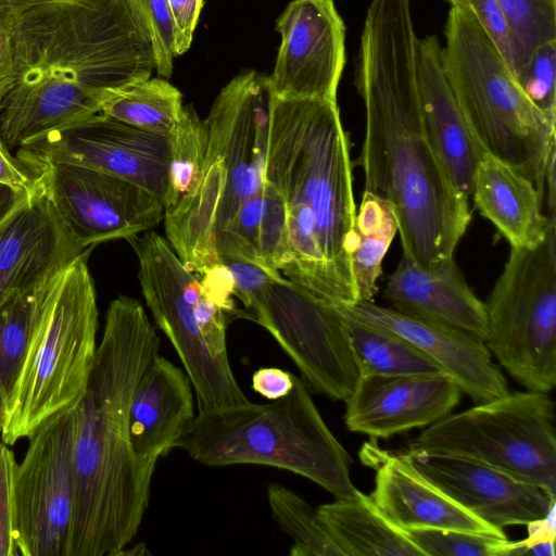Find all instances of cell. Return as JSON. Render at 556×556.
<instances>
[{"mask_svg": "<svg viewBox=\"0 0 556 556\" xmlns=\"http://www.w3.org/2000/svg\"><path fill=\"white\" fill-rule=\"evenodd\" d=\"M89 249L75 242L36 184L0 223V306L64 271Z\"/></svg>", "mask_w": 556, "mask_h": 556, "instance_id": "cell-19", "label": "cell"}, {"mask_svg": "<svg viewBox=\"0 0 556 556\" xmlns=\"http://www.w3.org/2000/svg\"><path fill=\"white\" fill-rule=\"evenodd\" d=\"M267 502L274 520L293 540L290 556H342L316 508L278 483L267 486Z\"/></svg>", "mask_w": 556, "mask_h": 556, "instance_id": "cell-31", "label": "cell"}, {"mask_svg": "<svg viewBox=\"0 0 556 556\" xmlns=\"http://www.w3.org/2000/svg\"><path fill=\"white\" fill-rule=\"evenodd\" d=\"M11 30L0 134L17 150L100 114L101 91L149 78V41L126 0H41Z\"/></svg>", "mask_w": 556, "mask_h": 556, "instance_id": "cell-2", "label": "cell"}, {"mask_svg": "<svg viewBox=\"0 0 556 556\" xmlns=\"http://www.w3.org/2000/svg\"><path fill=\"white\" fill-rule=\"evenodd\" d=\"M11 74V31L0 22V79Z\"/></svg>", "mask_w": 556, "mask_h": 556, "instance_id": "cell-44", "label": "cell"}, {"mask_svg": "<svg viewBox=\"0 0 556 556\" xmlns=\"http://www.w3.org/2000/svg\"><path fill=\"white\" fill-rule=\"evenodd\" d=\"M160 348L138 300L118 295L111 301L75 409L70 556H118L141 526L156 463L138 457L131 447L129 407Z\"/></svg>", "mask_w": 556, "mask_h": 556, "instance_id": "cell-3", "label": "cell"}, {"mask_svg": "<svg viewBox=\"0 0 556 556\" xmlns=\"http://www.w3.org/2000/svg\"><path fill=\"white\" fill-rule=\"evenodd\" d=\"M399 230L392 205L384 199L363 191L356 211V243L352 252V273L357 302L372 301L378 291L382 261Z\"/></svg>", "mask_w": 556, "mask_h": 556, "instance_id": "cell-30", "label": "cell"}, {"mask_svg": "<svg viewBox=\"0 0 556 556\" xmlns=\"http://www.w3.org/2000/svg\"><path fill=\"white\" fill-rule=\"evenodd\" d=\"M352 169L337 102L271 94L264 179L286 208L291 260L282 276L333 306L357 302Z\"/></svg>", "mask_w": 556, "mask_h": 556, "instance_id": "cell-4", "label": "cell"}, {"mask_svg": "<svg viewBox=\"0 0 556 556\" xmlns=\"http://www.w3.org/2000/svg\"><path fill=\"white\" fill-rule=\"evenodd\" d=\"M555 542H542L527 547H521L518 556H554Z\"/></svg>", "mask_w": 556, "mask_h": 556, "instance_id": "cell-46", "label": "cell"}, {"mask_svg": "<svg viewBox=\"0 0 556 556\" xmlns=\"http://www.w3.org/2000/svg\"><path fill=\"white\" fill-rule=\"evenodd\" d=\"M409 455L434 485L501 530L539 519L556 503L541 488L482 463L453 456Z\"/></svg>", "mask_w": 556, "mask_h": 556, "instance_id": "cell-20", "label": "cell"}, {"mask_svg": "<svg viewBox=\"0 0 556 556\" xmlns=\"http://www.w3.org/2000/svg\"><path fill=\"white\" fill-rule=\"evenodd\" d=\"M63 273L11 296L0 306V430L29 350Z\"/></svg>", "mask_w": 556, "mask_h": 556, "instance_id": "cell-27", "label": "cell"}, {"mask_svg": "<svg viewBox=\"0 0 556 556\" xmlns=\"http://www.w3.org/2000/svg\"><path fill=\"white\" fill-rule=\"evenodd\" d=\"M485 304V344L529 391L556 386V223L533 248H510Z\"/></svg>", "mask_w": 556, "mask_h": 556, "instance_id": "cell-9", "label": "cell"}, {"mask_svg": "<svg viewBox=\"0 0 556 556\" xmlns=\"http://www.w3.org/2000/svg\"><path fill=\"white\" fill-rule=\"evenodd\" d=\"M280 35L271 94L337 102L345 65V25L333 0H292L276 21Z\"/></svg>", "mask_w": 556, "mask_h": 556, "instance_id": "cell-16", "label": "cell"}, {"mask_svg": "<svg viewBox=\"0 0 556 556\" xmlns=\"http://www.w3.org/2000/svg\"><path fill=\"white\" fill-rule=\"evenodd\" d=\"M451 3L453 0H445ZM513 35L514 72L523 74L534 50L556 40V0H496Z\"/></svg>", "mask_w": 556, "mask_h": 556, "instance_id": "cell-33", "label": "cell"}, {"mask_svg": "<svg viewBox=\"0 0 556 556\" xmlns=\"http://www.w3.org/2000/svg\"><path fill=\"white\" fill-rule=\"evenodd\" d=\"M470 198L510 248L538 245L556 223L543 212L544 199L533 181L486 152L475 168Z\"/></svg>", "mask_w": 556, "mask_h": 556, "instance_id": "cell-25", "label": "cell"}, {"mask_svg": "<svg viewBox=\"0 0 556 556\" xmlns=\"http://www.w3.org/2000/svg\"><path fill=\"white\" fill-rule=\"evenodd\" d=\"M135 20L143 30L154 61V71L163 78L173 74L178 56L174 21L167 0H126Z\"/></svg>", "mask_w": 556, "mask_h": 556, "instance_id": "cell-35", "label": "cell"}, {"mask_svg": "<svg viewBox=\"0 0 556 556\" xmlns=\"http://www.w3.org/2000/svg\"><path fill=\"white\" fill-rule=\"evenodd\" d=\"M417 79L428 137L454 186L469 200L472 175L484 151L471 135L454 96L435 35L418 38Z\"/></svg>", "mask_w": 556, "mask_h": 556, "instance_id": "cell-22", "label": "cell"}, {"mask_svg": "<svg viewBox=\"0 0 556 556\" xmlns=\"http://www.w3.org/2000/svg\"><path fill=\"white\" fill-rule=\"evenodd\" d=\"M316 510L342 556H425L407 533L393 526L359 490Z\"/></svg>", "mask_w": 556, "mask_h": 556, "instance_id": "cell-26", "label": "cell"}, {"mask_svg": "<svg viewBox=\"0 0 556 556\" xmlns=\"http://www.w3.org/2000/svg\"><path fill=\"white\" fill-rule=\"evenodd\" d=\"M417 43L410 0L370 1L355 60L365 132L353 165L362 168L364 191L392 205L402 255L429 267L454 256L471 210L424 124Z\"/></svg>", "mask_w": 556, "mask_h": 556, "instance_id": "cell-1", "label": "cell"}, {"mask_svg": "<svg viewBox=\"0 0 556 556\" xmlns=\"http://www.w3.org/2000/svg\"><path fill=\"white\" fill-rule=\"evenodd\" d=\"M380 513L396 528L437 529L507 538L465 509L427 479L408 453L382 458L369 495Z\"/></svg>", "mask_w": 556, "mask_h": 556, "instance_id": "cell-21", "label": "cell"}, {"mask_svg": "<svg viewBox=\"0 0 556 556\" xmlns=\"http://www.w3.org/2000/svg\"><path fill=\"white\" fill-rule=\"evenodd\" d=\"M341 314L359 376L443 372L434 361L402 336Z\"/></svg>", "mask_w": 556, "mask_h": 556, "instance_id": "cell-29", "label": "cell"}, {"mask_svg": "<svg viewBox=\"0 0 556 556\" xmlns=\"http://www.w3.org/2000/svg\"><path fill=\"white\" fill-rule=\"evenodd\" d=\"M182 94L165 78H143L100 94V114L140 130L167 137L182 113Z\"/></svg>", "mask_w": 556, "mask_h": 556, "instance_id": "cell-28", "label": "cell"}, {"mask_svg": "<svg viewBox=\"0 0 556 556\" xmlns=\"http://www.w3.org/2000/svg\"><path fill=\"white\" fill-rule=\"evenodd\" d=\"M444 37V70L475 140L532 180L544 199L546 165L556 149V119L527 97L470 12L451 5Z\"/></svg>", "mask_w": 556, "mask_h": 556, "instance_id": "cell-6", "label": "cell"}, {"mask_svg": "<svg viewBox=\"0 0 556 556\" xmlns=\"http://www.w3.org/2000/svg\"><path fill=\"white\" fill-rule=\"evenodd\" d=\"M390 307L486 337L485 304L471 291L454 256L425 267L402 255L388 278Z\"/></svg>", "mask_w": 556, "mask_h": 556, "instance_id": "cell-23", "label": "cell"}, {"mask_svg": "<svg viewBox=\"0 0 556 556\" xmlns=\"http://www.w3.org/2000/svg\"><path fill=\"white\" fill-rule=\"evenodd\" d=\"M556 40L538 47L518 79L531 102L547 116L556 119Z\"/></svg>", "mask_w": 556, "mask_h": 556, "instance_id": "cell-36", "label": "cell"}, {"mask_svg": "<svg viewBox=\"0 0 556 556\" xmlns=\"http://www.w3.org/2000/svg\"><path fill=\"white\" fill-rule=\"evenodd\" d=\"M359 321L395 332L428 355L476 404L508 393L485 342L463 329L403 313L372 301L334 306Z\"/></svg>", "mask_w": 556, "mask_h": 556, "instance_id": "cell-18", "label": "cell"}, {"mask_svg": "<svg viewBox=\"0 0 556 556\" xmlns=\"http://www.w3.org/2000/svg\"><path fill=\"white\" fill-rule=\"evenodd\" d=\"M26 166L58 161L98 169L168 197V138L140 130L103 114L54 131L16 150Z\"/></svg>", "mask_w": 556, "mask_h": 556, "instance_id": "cell-15", "label": "cell"}, {"mask_svg": "<svg viewBox=\"0 0 556 556\" xmlns=\"http://www.w3.org/2000/svg\"><path fill=\"white\" fill-rule=\"evenodd\" d=\"M425 556H517L519 541L489 534L418 529L405 531Z\"/></svg>", "mask_w": 556, "mask_h": 556, "instance_id": "cell-34", "label": "cell"}, {"mask_svg": "<svg viewBox=\"0 0 556 556\" xmlns=\"http://www.w3.org/2000/svg\"><path fill=\"white\" fill-rule=\"evenodd\" d=\"M210 467L254 464L312 480L336 498L357 489L352 458L332 434L302 379L283 397L197 412L177 446Z\"/></svg>", "mask_w": 556, "mask_h": 556, "instance_id": "cell-5", "label": "cell"}, {"mask_svg": "<svg viewBox=\"0 0 556 556\" xmlns=\"http://www.w3.org/2000/svg\"><path fill=\"white\" fill-rule=\"evenodd\" d=\"M192 383L160 354L138 382L129 407V440L136 455L156 463L177 446L195 417Z\"/></svg>", "mask_w": 556, "mask_h": 556, "instance_id": "cell-24", "label": "cell"}, {"mask_svg": "<svg viewBox=\"0 0 556 556\" xmlns=\"http://www.w3.org/2000/svg\"><path fill=\"white\" fill-rule=\"evenodd\" d=\"M176 30L178 55L191 46L203 0H167Z\"/></svg>", "mask_w": 556, "mask_h": 556, "instance_id": "cell-39", "label": "cell"}, {"mask_svg": "<svg viewBox=\"0 0 556 556\" xmlns=\"http://www.w3.org/2000/svg\"><path fill=\"white\" fill-rule=\"evenodd\" d=\"M27 194L0 184V223Z\"/></svg>", "mask_w": 556, "mask_h": 556, "instance_id": "cell-45", "label": "cell"}, {"mask_svg": "<svg viewBox=\"0 0 556 556\" xmlns=\"http://www.w3.org/2000/svg\"><path fill=\"white\" fill-rule=\"evenodd\" d=\"M26 167L84 249L128 240L164 218V205L157 197L121 177L58 161H38Z\"/></svg>", "mask_w": 556, "mask_h": 556, "instance_id": "cell-13", "label": "cell"}, {"mask_svg": "<svg viewBox=\"0 0 556 556\" xmlns=\"http://www.w3.org/2000/svg\"><path fill=\"white\" fill-rule=\"evenodd\" d=\"M168 138V197L164 210L191 192L199 184L206 154V126L192 105H184L181 116Z\"/></svg>", "mask_w": 556, "mask_h": 556, "instance_id": "cell-32", "label": "cell"}, {"mask_svg": "<svg viewBox=\"0 0 556 556\" xmlns=\"http://www.w3.org/2000/svg\"><path fill=\"white\" fill-rule=\"evenodd\" d=\"M407 453L482 463L556 498L555 404L548 393H507L426 427Z\"/></svg>", "mask_w": 556, "mask_h": 556, "instance_id": "cell-8", "label": "cell"}, {"mask_svg": "<svg viewBox=\"0 0 556 556\" xmlns=\"http://www.w3.org/2000/svg\"><path fill=\"white\" fill-rule=\"evenodd\" d=\"M0 184L30 193L36 188L31 172L13 155L0 134Z\"/></svg>", "mask_w": 556, "mask_h": 556, "instance_id": "cell-40", "label": "cell"}, {"mask_svg": "<svg viewBox=\"0 0 556 556\" xmlns=\"http://www.w3.org/2000/svg\"><path fill=\"white\" fill-rule=\"evenodd\" d=\"M16 462L7 444L0 443V556L18 555L13 529V476Z\"/></svg>", "mask_w": 556, "mask_h": 556, "instance_id": "cell-38", "label": "cell"}, {"mask_svg": "<svg viewBox=\"0 0 556 556\" xmlns=\"http://www.w3.org/2000/svg\"><path fill=\"white\" fill-rule=\"evenodd\" d=\"M293 374L276 367H263L252 376V389L269 401L286 396L293 388Z\"/></svg>", "mask_w": 556, "mask_h": 556, "instance_id": "cell-41", "label": "cell"}, {"mask_svg": "<svg viewBox=\"0 0 556 556\" xmlns=\"http://www.w3.org/2000/svg\"><path fill=\"white\" fill-rule=\"evenodd\" d=\"M316 393L344 401L359 377L342 314L281 273L265 270L238 295Z\"/></svg>", "mask_w": 556, "mask_h": 556, "instance_id": "cell-10", "label": "cell"}, {"mask_svg": "<svg viewBox=\"0 0 556 556\" xmlns=\"http://www.w3.org/2000/svg\"><path fill=\"white\" fill-rule=\"evenodd\" d=\"M91 249L63 273L10 399L2 442L29 438L83 394L94 358L98 306L88 267Z\"/></svg>", "mask_w": 556, "mask_h": 556, "instance_id": "cell-7", "label": "cell"}, {"mask_svg": "<svg viewBox=\"0 0 556 556\" xmlns=\"http://www.w3.org/2000/svg\"><path fill=\"white\" fill-rule=\"evenodd\" d=\"M462 390L446 374L359 376L344 400L350 431L388 439L451 414Z\"/></svg>", "mask_w": 556, "mask_h": 556, "instance_id": "cell-17", "label": "cell"}, {"mask_svg": "<svg viewBox=\"0 0 556 556\" xmlns=\"http://www.w3.org/2000/svg\"><path fill=\"white\" fill-rule=\"evenodd\" d=\"M8 84L3 83V81H0V94L4 91V89L7 88Z\"/></svg>", "mask_w": 556, "mask_h": 556, "instance_id": "cell-48", "label": "cell"}, {"mask_svg": "<svg viewBox=\"0 0 556 556\" xmlns=\"http://www.w3.org/2000/svg\"><path fill=\"white\" fill-rule=\"evenodd\" d=\"M270 97L267 75L242 71L220 89L204 119L205 159L226 173L215 237L264 186Z\"/></svg>", "mask_w": 556, "mask_h": 556, "instance_id": "cell-14", "label": "cell"}, {"mask_svg": "<svg viewBox=\"0 0 556 556\" xmlns=\"http://www.w3.org/2000/svg\"><path fill=\"white\" fill-rule=\"evenodd\" d=\"M526 526L528 528V535L525 540L519 541L520 548L542 542H555L556 503H554L551 506L549 510L545 516L532 520L528 522Z\"/></svg>", "mask_w": 556, "mask_h": 556, "instance_id": "cell-42", "label": "cell"}, {"mask_svg": "<svg viewBox=\"0 0 556 556\" xmlns=\"http://www.w3.org/2000/svg\"><path fill=\"white\" fill-rule=\"evenodd\" d=\"M139 262L138 278L156 326L175 349L195 393L197 412L248 403L229 361L216 357L197 324L186 288L193 274L169 242L153 230L127 240Z\"/></svg>", "mask_w": 556, "mask_h": 556, "instance_id": "cell-11", "label": "cell"}, {"mask_svg": "<svg viewBox=\"0 0 556 556\" xmlns=\"http://www.w3.org/2000/svg\"><path fill=\"white\" fill-rule=\"evenodd\" d=\"M143 554H149V552H147V547L144 546V544L140 543V544L136 545L135 547H132L131 551L122 552L121 555H143Z\"/></svg>", "mask_w": 556, "mask_h": 556, "instance_id": "cell-47", "label": "cell"}, {"mask_svg": "<svg viewBox=\"0 0 556 556\" xmlns=\"http://www.w3.org/2000/svg\"><path fill=\"white\" fill-rule=\"evenodd\" d=\"M79 399L29 437L13 476V529L18 555L70 556L75 509L73 443Z\"/></svg>", "mask_w": 556, "mask_h": 556, "instance_id": "cell-12", "label": "cell"}, {"mask_svg": "<svg viewBox=\"0 0 556 556\" xmlns=\"http://www.w3.org/2000/svg\"><path fill=\"white\" fill-rule=\"evenodd\" d=\"M41 0H0V22L9 28L29 5Z\"/></svg>", "mask_w": 556, "mask_h": 556, "instance_id": "cell-43", "label": "cell"}, {"mask_svg": "<svg viewBox=\"0 0 556 556\" xmlns=\"http://www.w3.org/2000/svg\"><path fill=\"white\" fill-rule=\"evenodd\" d=\"M450 5L470 12L514 72L513 35L508 20L496 0H453Z\"/></svg>", "mask_w": 556, "mask_h": 556, "instance_id": "cell-37", "label": "cell"}]
</instances>
